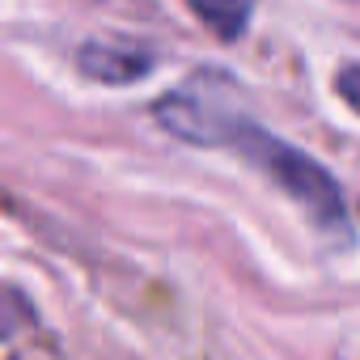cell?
I'll use <instances>...</instances> for the list:
<instances>
[{
	"mask_svg": "<svg viewBox=\"0 0 360 360\" xmlns=\"http://www.w3.org/2000/svg\"><path fill=\"white\" fill-rule=\"evenodd\" d=\"M153 60H144L140 51H115V47H85L81 51V68L89 77H102V81H131V77H144Z\"/></svg>",
	"mask_w": 360,
	"mask_h": 360,
	"instance_id": "obj_2",
	"label": "cell"
},
{
	"mask_svg": "<svg viewBox=\"0 0 360 360\" xmlns=\"http://www.w3.org/2000/svg\"><path fill=\"white\" fill-rule=\"evenodd\" d=\"M335 89H339V98L360 115V64H347V68H339V77H335Z\"/></svg>",
	"mask_w": 360,
	"mask_h": 360,
	"instance_id": "obj_3",
	"label": "cell"
},
{
	"mask_svg": "<svg viewBox=\"0 0 360 360\" xmlns=\"http://www.w3.org/2000/svg\"><path fill=\"white\" fill-rule=\"evenodd\" d=\"M187 5H191V13L217 39H238L246 30V22H250V13H255L259 0H187Z\"/></svg>",
	"mask_w": 360,
	"mask_h": 360,
	"instance_id": "obj_1",
	"label": "cell"
}]
</instances>
